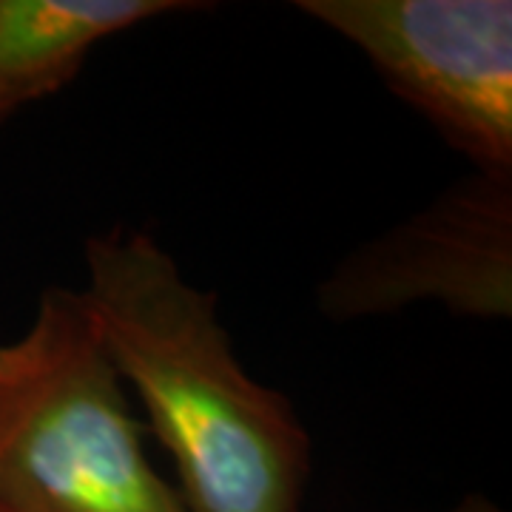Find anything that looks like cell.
I'll return each mask as SVG.
<instances>
[{
    "mask_svg": "<svg viewBox=\"0 0 512 512\" xmlns=\"http://www.w3.org/2000/svg\"><path fill=\"white\" fill-rule=\"evenodd\" d=\"M83 271L80 293L174 461L185 512H299L311 436L288 396L242 367L217 293L146 231L89 237Z\"/></svg>",
    "mask_w": 512,
    "mask_h": 512,
    "instance_id": "cell-1",
    "label": "cell"
},
{
    "mask_svg": "<svg viewBox=\"0 0 512 512\" xmlns=\"http://www.w3.org/2000/svg\"><path fill=\"white\" fill-rule=\"evenodd\" d=\"M0 512H185L80 288H46L0 342Z\"/></svg>",
    "mask_w": 512,
    "mask_h": 512,
    "instance_id": "cell-2",
    "label": "cell"
},
{
    "mask_svg": "<svg viewBox=\"0 0 512 512\" xmlns=\"http://www.w3.org/2000/svg\"><path fill=\"white\" fill-rule=\"evenodd\" d=\"M296 12L356 46L476 171H512L510 0H296Z\"/></svg>",
    "mask_w": 512,
    "mask_h": 512,
    "instance_id": "cell-3",
    "label": "cell"
},
{
    "mask_svg": "<svg viewBox=\"0 0 512 512\" xmlns=\"http://www.w3.org/2000/svg\"><path fill=\"white\" fill-rule=\"evenodd\" d=\"M441 305L467 319L512 316V171H473L421 211L342 256L316 288L330 322Z\"/></svg>",
    "mask_w": 512,
    "mask_h": 512,
    "instance_id": "cell-4",
    "label": "cell"
},
{
    "mask_svg": "<svg viewBox=\"0 0 512 512\" xmlns=\"http://www.w3.org/2000/svg\"><path fill=\"white\" fill-rule=\"evenodd\" d=\"M202 9L180 0H0V123L72 80L97 43L146 20Z\"/></svg>",
    "mask_w": 512,
    "mask_h": 512,
    "instance_id": "cell-5",
    "label": "cell"
},
{
    "mask_svg": "<svg viewBox=\"0 0 512 512\" xmlns=\"http://www.w3.org/2000/svg\"><path fill=\"white\" fill-rule=\"evenodd\" d=\"M441 512H504L495 501H490L487 495H481V493H470V495H464L458 504H453V507H447V510H441Z\"/></svg>",
    "mask_w": 512,
    "mask_h": 512,
    "instance_id": "cell-6",
    "label": "cell"
}]
</instances>
